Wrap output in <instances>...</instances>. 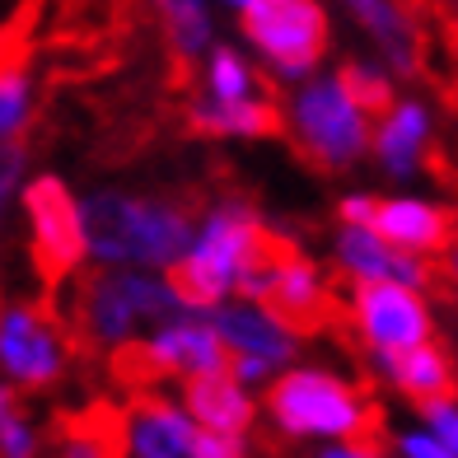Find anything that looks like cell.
Returning a JSON list of instances; mask_svg holds the SVG:
<instances>
[{
	"instance_id": "30bf717a",
	"label": "cell",
	"mask_w": 458,
	"mask_h": 458,
	"mask_svg": "<svg viewBox=\"0 0 458 458\" xmlns=\"http://www.w3.org/2000/svg\"><path fill=\"white\" fill-rule=\"evenodd\" d=\"M71 365V342L47 309L38 304H5L0 314V374L14 393H43L61 384Z\"/></svg>"
},
{
	"instance_id": "9a60e30c",
	"label": "cell",
	"mask_w": 458,
	"mask_h": 458,
	"mask_svg": "<svg viewBox=\"0 0 458 458\" xmlns=\"http://www.w3.org/2000/svg\"><path fill=\"white\" fill-rule=\"evenodd\" d=\"M374 229H379V239H388L398 253H407L416 262L454 253V243H458L454 216L440 201H426V197H384Z\"/></svg>"
},
{
	"instance_id": "d6a6232c",
	"label": "cell",
	"mask_w": 458,
	"mask_h": 458,
	"mask_svg": "<svg viewBox=\"0 0 458 458\" xmlns=\"http://www.w3.org/2000/svg\"><path fill=\"white\" fill-rule=\"evenodd\" d=\"M449 267H454V281H458V243H454V253H449Z\"/></svg>"
},
{
	"instance_id": "7402d4cb",
	"label": "cell",
	"mask_w": 458,
	"mask_h": 458,
	"mask_svg": "<svg viewBox=\"0 0 458 458\" xmlns=\"http://www.w3.org/2000/svg\"><path fill=\"white\" fill-rule=\"evenodd\" d=\"M201 94L216 98V103H248V98H262L258 94V66L248 61L239 47L220 43L211 52V61L201 66Z\"/></svg>"
},
{
	"instance_id": "4fadbf2b",
	"label": "cell",
	"mask_w": 458,
	"mask_h": 458,
	"mask_svg": "<svg viewBox=\"0 0 458 458\" xmlns=\"http://www.w3.org/2000/svg\"><path fill=\"white\" fill-rule=\"evenodd\" d=\"M332 267H337V276H346L351 285H411V290H426V281H430V262H416V258L398 253L388 239H379V229H356V225H337Z\"/></svg>"
},
{
	"instance_id": "484cf974",
	"label": "cell",
	"mask_w": 458,
	"mask_h": 458,
	"mask_svg": "<svg viewBox=\"0 0 458 458\" xmlns=\"http://www.w3.org/2000/svg\"><path fill=\"white\" fill-rule=\"evenodd\" d=\"M43 454V435L14 403V388H0V458H38Z\"/></svg>"
},
{
	"instance_id": "5bb4252c",
	"label": "cell",
	"mask_w": 458,
	"mask_h": 458,
	"mask_svg": "<svg viewBox=\"0 0 458 458\" xmlns=\"http://www.w3.org/2000/svg\"><path fill=\"white\" fill-rule=\"evenodd\" d=\"M351 24L360 29V38L374 47V61H384L393 80H411L421 75V56H426V33L421 19L398 0H351L346 5Z\"/></svg>"
},
{
	"instance_id": "1f68e13d",
	"label": "cell",
	"mask_w": 458,
	"mask_h": 458,
	"mask_svg": "<svg viewBox=\"0 0 458 458\" xmlns=\"http://www.w3.org/2000/svg\"><path fill=\"white\" fill-rule=\"evenodd\" d=\"M314 458H384V445L365 435V440H342V445H323Z\"/></svg>"
},
{
	"instance_id": "d4e9b609",
	"label": "cell",
	"mask_w": 458,
	"mask_h": 458,
	"mask_svg": "<svg viewBox=\"0 0 458 458\" xmlns=\"http://www.w3.org/2000/svg\"><path fill=\"white\" fill-rule=\"evenodd\" d=\"M56 458H127L122 426H89V416L71 421L56 445Z\"/></svg>"
},
{
	"instance_id": "4dcf8cb0",
	"label": "cell",
	"mask_w": 458,
	"mask_h": 458,
	"mask_svg": "<svg viewBox=\"0 0 458 458\" xmlns=\"http://www.w3.org/2000/svg\"><path fill=\"white\" fill-rule=\"evenodd\" d=\"M229 374H234V384H243L248 393H253V388H272L285 369L267 365V360H253V356H234L229 360Z\"/></svg>"
},
{
	"instance_id": "7c38bea8",
	"label": "cell",
	"mask_w": 458,
	"mask_h": 458,
	"mask_svg": "<svg viewBox=\"0 0 458 458\" xmlns=\"http://www.w3.org/2000/svg\"><path fill=\"white\" fill-rule=\"evenodd\" d=\"M122 445L127 458H197L201 426L182 403H169L164 393H140L122 411Z\"/></svg>"
},
{
	"instance_id": "d6986e66",
	"label": "cell",
	"mask_w": 458,
	"mask_h": 458,
	"mask_svg": "<svg viewBox=\"0 0 458 458\" xmlns=\"http://www.w3.org/2000/svg\"><path fill=\"white\" fill-rule=\"evenodd\" d=\"M187 127L197 136L216 140H262L285 131V113L272 98H248V103H216V98H192L187 103Z\"/></svg>"
},
{
	"instance_id": "3957f363",
	"label": "cell",
	"mask_w": 458,
	"mask_h": 458,
	"mask_svg": "<svg viewBox=\"0 0 458 458\" xmlns=\"http://www.w3.org/2000/svg\"><path fill=\"white\" fill-rule=\"evenodd\" d=\"M276 234L267 229V220L248 206L243 197H220L201 211V229L192 253L182 258L174 272V285L182 290V300L192 314H216L220 304L239 300V281L248 272L267 243Z\"/></svg>"
},
{
	"instance_id": "f1b7e54d",
	"label": "cell",
	"mask_w": 458,
	"mask_h": 458,
	"mask_svg": "<svg viewBox=\"0 0 458 458\" xmlns=\"http://www.w3.org/2000/svg\"><path fill=\"white\" fill-rule=\"evenodd\" d=\"M379 206H384V197H369V192H346V197L337 201V225L374 229V220H379Z\"/></svg>"
},
{
	"instance_id": "83f0119b",
	"label": "cell",
	"mask_w": 458,
	"mask_h": 458,
	"mask_svg": "<svg viewBox=\"0 0 458 458\" xmlns=\"http://www.w3.org/2000/svg\"><path fill=\"white\" fill-rule=\"evenodd\" d=\"M29 150H24V140H10L5 150H0V201H14V192H24L29 187Z\"/></svg>"
},
{
	"instance_id": "e0dca14e",
	"label": "cell",
	"mask_w": 458,
	"mask_h": 458,
	"mask_svg": "<svg viewBox=\"0 0 458 458\" xmlns=\"http://www.w3.org/2000/svg\"><path fill=\"white\" fill-rule=\"evenodd\" d=\"M267 309H276V314L295 327L300 337H309V332L327 327V318L337 314V300H332V281H327L323 267L309 253H300V248H290L285 262H281L276 290H272V304H267Z\"/></svg>"
},
{
	"instance_id": "ffe728a7",
	"label": "cell",
	"mask_w": 458,
	"mask_h": 458,
	"mask_svg": "<svg viewBox=\"0 0 458 458\" xmlns=\"http://www.w3.org/2000/svg\"><path fill=\"white\" fill-rule=\"evenodd\" d=\"M374 369H379L384 379L403 393V398H411L416 407L454 398V384H458V369H454L449 351H445L440 342L416 346V351H407V356H393V360H374Z\"/></svg>"
},
{
	"instance_id": "8992f818",
	"label": "cell",
	"mask_w": 458,
	"mask_h": 458,
	"mask_svg": "<svg viewBox=\"0 0 458 458\" xmlns=\"http://www.w3.org/2000/svg\"><path fill=\"white\" fill-rule=\"evenodd\" d=\"M285 131L295 140V150L327 174L356 169L365 155H374V117L346 94L337 71H327L314 85L290 94Z\"/></svg>"
},
{
	"instance_id": "9c48e42d",
	"label": "cell",
	"mask_w": 458,
	"mask_h": 458,
	"mask_svg": "<svg viewBox=\"0 0 458 458\" xmlns=\"http://www.w3.org/2000/svg\"><path fill=\"white\" fill-rule=\"evenodd\" d=\"M346 318L365 342L369 360H393L435 342V309L411 285H351Z\"/></svg>"
},
{
	"instance_id": "5b68a950",
	"label": "cell",
	"mask_w": 458,
	"mask_h": 458,
	"mask_svg": "<svg viewBox=\"0 0 458 458\" xmlns=\"http://www.w3.org/2000/svg\"><path fill=\"white\" fill-rule=\"evenodd\" d=\"M243 43L258 52L262 71L285 89H304L318 80L332 43V19L318 0H234Z\"/></svg>"
},
{
	"instance_id": "4316f807",
	"label": "cell",
	"mask_w": 458,
	"mask_h": 458,
	"mask_svg": "<svg viewBox=\"0 0 458 458\" xmlns=\"http://www.w3.org/2000/svg\"><path fill=\"white\" fill-rule=\"evenodd\" d=\"M416 416H421V426L458 458V393H454V398H440V403L416 407Z\"/></svg>"
},
{
	"instance_id": "277c9868",
	"label": "cell",
	"mask_w": 458,
	"mask_h": 458,
	"mask_svg": "<svg viewBox=\"0 0 458 458\" xmlns=\"http://www.w3.org/2000/svg\"><path fill=\"white\" fill-rule=\"evenodd\" d=\"M262 411L276 435L318 449L342 440H365L374 426V407L365 403V393L327 365H290L267 388Z\"/></svg>"
},
{
	"instance_id": "8fae6325",
	"label": "cell",
	"mask_w": 458,
	"mask_h": 458,
	"mask_svg": "<svg viewBox=\"0 0 458 458\" xmlns=\"http://www.w3.org/2000/svg\"><path fill=\"white\" fill-rule=\"evenodd\" d=\"M206 318H211V327L220 332V342H225L229 356H253V360H267L276 369L295 365L300 346H304L300 332L290 327L276 309H267V304L229 300V304L216 309V314H206Z\"/></svg>"
},
{
	"instance_id": "2e32d148",
	"label": "cell",
	"mask_w": 458,
	"mask_h": 458,
	"mask_svg": "<svg viewBox=\"0 0 458 458\" xmlns=\"http://www.w3.org/2000/svg\"><path fill=\"white\" fill-rule=\"evenodd\" d=\"M430 136H435V113L421 98H398L379 122H374V164H379L393 182H407V178L421 174Z\"/></svg>"
},
{
	"instance_id": "52a82bcc",
	"label": "cell",
	"mask_w": 458,
	"mask_h": 458,
	"mask_svg": "<svg viewBox=\"0 0 458 458\" xmlns=\"http://www.w3.org/2000/svg\"><path fill=\"white\" fill-rule=\"evenodd\" d=\"M19 211L29 225V258L47 285L71 281L89 262V234H85V197L61 174H33L19 192Z\"/></svg>"
},
{
	"instance_id": "ac0fdd59",
	"label": "cell",
	"mask_w": 458,
	"mask_h": 458,
	"mask_svg": "<svg viewBox=\"0 0 458 458\" xmlns=\"http://www.w3.org/2000/svg\"><path fill=\"white\" fill-rule=\"evenodd\" d=\"M182 407L192 411L201 430L239 435V440H248V430L258 421V398L243 384H234V374H211V379L182 384Z\"/></svg>"
},
{
	"instance_id": "7a4b0ae2",
	"label": "cell",
	"mask_w": 458,
	"mask_h": 458,
	"mask_svg": "<svg viewBox=\"0 0 458 458\" xmlns=\"http://www.w3.org/2000/svg\"><path fill=\"white\" fill-rule=\"evenodd\" d=\"M182 290L174 276L159 272H108L94 267L89 276H80L75 290V327L80 337L94 342L98 351H131L145 332H155L174 318H187Z\"/></svg>"
},
{
	"instance_id": "6da1fadb",
	"label": "cell",
	"mask_w": 458,
	"mask_h": 458,
	"mask_svg": "<svg viewBox=\"0 0 458 458\" xmlns=\"http://www.w3.org/2000/svg\"><path fill=\"white\" fill-rule=\"evenodd\" d=\"M201 216L169 197H140L122 187L85 192L89 262L108 272H159L174 276L197 243Z\"/></svg>"
},
{
	"instance_id": "ba28073f",
	"label": "cell",
	"mask_w": 458,
	"mask_h": 458,
	"mask_svg": "<svg viewBox=\"0 0 458 458\" xmlns=\"http://www.w3.org/2000/svg\"><path fill=\"white\" fill-rule=\"evenodd\" d=\"M229 351L220 342V332L211 327L206 314H187V318H174L155 332H145V337L122 351V379L136 374L140 384H155V379H178V384H192V379H211V374H229Z\"/></svg>"
},
{
	"instance_id": "603a6c76",
	"label": "cell",
	"mask_w": 458,
	"mask_h": 458,
	"mask_svg": "<svg viewBox=\"0 0 458 458\" xmlns=\"http://www.w3.org/2000/svg\"><path fill=\"white\" fill-rule=\"evenodd\" d=\"M337 80L374 122L398 103V80H393V71L384 66V61H374V56H346L337 66Z\"/></svg>"
},
{
	"instance_id": "f546056e",
	"label": "cell",
	"mask_w": 458,
	"mask_h": 458,
	"mask_svg": "<svg viewBox=\"0 0 458 458\" xmlns=\"http://www.w3.org/2000/svg\"><path fill=\"white\" fill-rule=\"evenodd\" d=\"M393 449H398V458H454L426 426H411L403 435H393Z\"/></svg>"
},
{
	"instance_id": "cb8c5ba5",
	"label": "cell",
	"mask_w": 458,
	"mask_h": 458,
	"mask_svg": "<svg viewBox=\"0 0 458 458\" xmlns=\"http://www.w3.org/2000/svg\"><path fill=\"white\" fill-rule=\"evenodd\" d=\"M33 122V75L24 61H5L0 71V140H24Z\"/></svg>"
},
{
	"instance_id": "44dd1931",
	"label": "cell",
	"mask_w": 458,
	"mask_h": 458,
	"mask_svg": "<svg viewBox=\"0 0 458 458\" xmlns=\"http://www.w3.org/2000/svg\"><path fill=\"white\" fill-rule=\"evenodd\" d=\"M159 29L178 66H206L216 43V10L206 0H164L159 5Z\"/></svg>"
}]
</instances>
